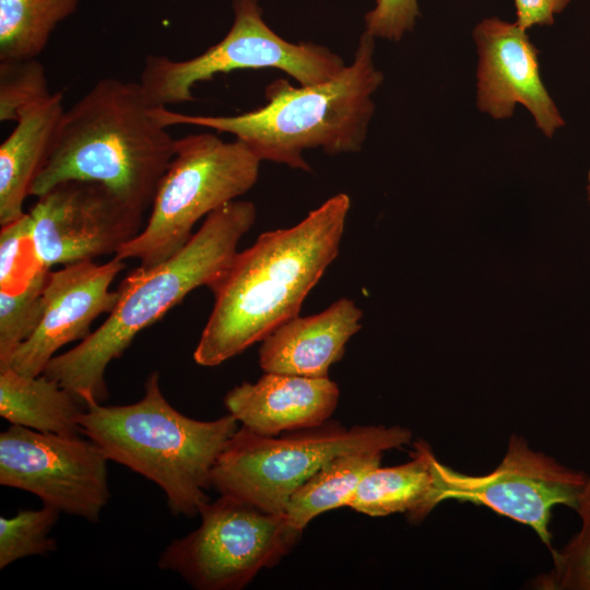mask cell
<instances>
[{"instance_id": "obj_1", "label": "cell", "mask_w": 590, "mask_h": 590, "mask_svg": "<svg viewBox=\"0 0 590 590\" xmlns=\"http://www.w3.org/2000/svg\"><path fill=\"white\" fill-rule=\"evenodd\" d=\"M350 197L338 193L298 224L261 234L237 252L214 286V305L193 352L216 366L298 316L302 304L339 255Z\"/></svg>"}, {"instance_id": "obj_2", "label": "cell", "mask_w": 590, "mask_h": 590, "mask_svg": "<svg viewBox=\"0 0 590 590\" xmlns=\"http://www.w3.org/2000/svg\"><path fill=\"white\" fill-rule=\"evenodd\" d=\"M256 208L234 200L210 213L188 243L165 261L138 267L120 282L118 300L106 320L73 349L56 355L44 375L85 406L108 398L107 366L133 339L178 305L191 291H211L226 273L240 238L252 227Z\"/></svg>"}, {"instance_id": "obj_3", "label": "cell", "mask_w": 590, "mask_h": 590, "mask_svg": "<svg viewBox=\"0 0 590 590\" xmlns=\"http://www.w3.org/2000/svg\"><path fill=\"white\" fill-rule=\"evenodd\" d=\"M154 108L139 82L97 81L66 109L31 196L68 180L94 181L144 213L175 153L176 139Z\"/></svg>"}, {"instance_id": "obj_4", "label": "cell", "mask_w": 590, "mask_h": 590, "mask_svg": "<svg viewBox=\"0 0 590 590\" xmlns=\"http://www.w3.org/2000/svg\"><path fill=\"white\" fill-rule=\"evenodd\" d=\"M374 52L375 38L364 32L352 63L332 79L299 87L278 79L266 87V105L237 116L187 115L163 106L154 113L168 128L192 125L231 133L260 161L309 172L306 150L361 151L375 111L373 94L384 81Z\"/></svg>"}, {"instance_id": "obj_5", "label": "cell", "mask_w": 590, "mask_h": 590, "mask_svg": "<svg viewBox=\"0 0 590 590\" xmlns=\"http://www.w3.org/2000/svg\"><path fill=\"white\" fill-rule=\"evenodd\" d=\"M82 434L108 460L120 463L156 483L175 515L193 518L209 503L213 468L238 429L229 413L199 421L177 411L164 397L157 371L144 382L135 403H92L79 415Z\"/></svg>"}, {"instance_id": "obj_6", "label": "cell", "mask_w": 590, "mask_h": 590, "mask_svg": "<svg viewBox=\"0 0 590 590\" xmlns=\"http://www.w3.org/2000/svg\"><path fill=\"white\" fill-rule=\"evenodd\" d=\"M412 439L402 426L355 425L335 421L261 436L238 427L212 471V488L270 514H284L295 489L332 458L351 452H386Z\"/></svg>"}, {"instance_id": "obj_7", "label": "cell", "mask_w": 590, "mask_h": 590, "mask_svg": "<svg viewBox=\"0 0 590 590\" xmlns=\"http://www.w3.org/2000/svg\"><path fill=\"white\" fill-rule=\"evenodd\" d=\"M260 163L238 140L225 142L213 133L176 139L146 225L115 257L138 259L143 268L165 261L188 243L201 217L252 188Z\"/></svg>"}, {"instance_id": "obj_8", "label": "cell", "mask_w": 590, "mask_h": 590, "mask_svg": "<svg viewBox=\"0 0 590 590\" xmlns=\"http://www.w3.org/2000/svg\"><path fill=\"white\" fill-rule=\"evenodd\" d=\"M232 8L228 33L202 54L187 60L146 56L139 83L153 105L192 102L196 84L234 70L279 69L303 86L326 82L344 68L343 59L329 48L294 44L274 33L262 17L259 0H233Z\"/></svg>"}, {"instance_id": "obj_9", "label": "cell", "mask_w": 590, "mask_h": 590, "mask_svg": "<svg viewBox=\"0 0 590 590\" xmlns=\"http://www.w3.org/2000/svg\"><path fill=\"white\" fill-rule=\"evenodd\" d=\"M199 516L200 527L170 542L157 560L197 590L244 589L259 571L278 565L303 533L284 514L228 495L204 504Z\"/></svg>"}, {"instance_id": "obj_10", "label": "cell", "mask_w": 590, "mask_h": 590, "mask_svg": "<svg viewBox=\"0 0 590 590\" xmlns=\"http://www.w3.org/2000/svg\"><path fill=\"white\" fill-rule=\"evenodd\" d=\"M442 499L483 505L533 529L550 552L553 509L576 510L588 473L571 469L552 456L534 450L523 436L514 434L505 456L487 474L471 475L438 461Z\"/></svg>"}, {"instance_id": "obj_11", "label": "cell", "mask_w": 590, "mask_h": 590, "mask_svg": "<svg viewBox=\"0 0 590 590\" xmlns=\"http://www.w3.org/2000/svg\"><path fill=\"white\" fill-rule=\"evenodd\" d=\"M103 450L79 436L11 425L0 434V484L30 492L60 512L99 520L110 498Z\"/></svg>"}, {"instance_id": "obj_12", "label": "cell", "mask_w": 590, "mask_h": 590, "mask_svg": "<svg viewBox=\"0 0 590 590\" xmlns=\"http://www.w3.org/2000/svg\"><path fill=\"white\" fill-rule=\"evenodd\" d=\"M27 212L37 257L48 268L117 255L141 232L143 212L102 184L56 185Z\"/></svg>"}, {"instance_id": "obj_13", "label": "cell", "mask_w": 590, "mask_h": 590, "mask_svg": "<svg viewBox=\"0 0 590 590\" xmlns=\"http://www.w3.org/2000/svg\"><path fill=\"white\" fill-rule=\"evenodd\" d=\"M123 269V260L114 257L102 264L84 260L50 270L43 317L8 367L26 376L42 375L58 350L85 340L93 321L115 308L118 292L109 291V286Z\"/></svg>"}, {"instance_id": "obj_14", "label": "cell", "mask_w": 590, "mask_h": 590, "mask_svg": "<svg viewBox=\"0 0 590 590\" xmlns=\"http://www.w3.org/2000/svg\"><path fill=\"white\" fill-rule=\"evenodd\" d=\"M479 51L477 107L495 119L510 118L517 104L548 138L564 126L540 74L539 50L516 22L484 19L472 33Z\"/></svg>"}, {"instance_id": "obj_15", "label": "cell", "mask_w": 590, "mask_h": 590, "mask_svg": "<svg viewBox=\"0 0 590 590\" xmlns=\"http://www.w3.org/2000/svg\"><path fill=\"white\" fill-rule=\"evenodd\" d=\"M340 398L329 377L311 378L264 373L256 382H243L224 397V405L243 427L261 436L322 425Z\"/></svg>"}, {"instance_id": "obj_16", "label": "cell", "mask_w": 590, "mask_h": 590, "mask_svg": "<svg viewBox=\"0 0 590 590\" xmlns=\"http://www.w3.org/2000/svg\"><path fill=\"white\" fill-rule=\"evenodd\" d=\"M362 316L356 304L344 297L319 314L285 321L261 341L260 367L264 373L329 377V368L343 357L346 343L361 329Z\"/></svg>"}, {"instance_id": "obj_17", "label": "cell", "mask_w": 590, "mask_h": 590, "mask_svg": "<svg viewBox=\"0 0 590 590\" xmlns=\"http://www.w3.org/2000/svg\"><path fill=\"white\" fill-rule=\"evenodd\" d=\"M66 109L63 97L54 93L44 103L23 113L0 145V225L22 217L23 204L48 161Z\"/></svg>"}, {"instance_id": "obj_18", "label": "cell", "mask_w": 590, "mask_h": 590, "mask_svg": "<svg viewBox=\"0 0 590 590\" xmlns=\"http://www.w3.org/2000/svg\"><path fill=\"white\" fill-rule=\"evenodd\" d=\"M438 461L430 446L417 440L409 461L371 470L362 480L349 507L370 517L404 512L411 522L418 523L444 502Z\"/></svg>"}, {"instance_id": "obj_19", "label": "cell", "mask_w": 590, "mask_h": 590, "mask_svg": "<svg viewBox=\"0 0 590 590\" xmlns=\"http://www.w3.org/2000/svg\"><path fill=\"white\" fill-rule=\"evenodd\" d=\"M85 405L46 375L0 369V415L13 425L64 436L83 435L78 423Z\"/></svg>"}, {"instance_id": "obj_20", "label": "cell", "mask_w": 590, "mask_h": 590, "mask_svg": "<svg viewBox=\"0 0 590 590\" xmlns=\"http://www.w3.org/2000/svg\"><path fill=\"white\" fill-rule=\"evenodd\" d=\"M384 453H343L324 463L291 495L284 510L290 524L304 531L320 514L349 507L362 480L380 465Z\"/></svg>"}, {"instance_id": "obj_21", "label": "cell", "mask_w": 590, "mask_h": 590, "mask_svg": "<svg viewBox=\"0 0 590 590\" xmlns=\"http://www.w3.org/2000/svg\"><path fill=\"white\" fill-rule=\"evenodd\" d=\"M80 0H0V61L37 58Z\"/></svg>"}, {"instance_id": "obj_22", "label": "cell", "mask_w": 590, "mask_h": 590, "mask_svg": "<svg viewBox=\"0 0 590 590\" xmlns=\"http://www.w3.org/2000/svg\"><path fill=\"white\" fill-rule=\"evenodd\" d=\"M50 268L43 267L25 284L0 290V369L37 328L44 312V290Z\"/></svg>"}, {"instance_id": "obj_23", "label": "cell", "mask_w": 590, "mask_h": 590, "mask_svg": "<svg viewBox=\"0 0 590 590\" xmlns=\"http://www.w3.org/2000/svg\"><path fill=\"white\" fill-rule=\"evenodd\" d=\"M575 511L580 529L560 550L551 553L552 569L538 578L541 589L590 590V473Z\"/></svg>"}, {"instance_id": "obj_24", "label": "cell", "mask_w": 590, "mask_h": 590, "mask_svg": "<svg viewBox=\"0 0 590 590\" xmlns=\"http://www.w3.org/2000/svg\"><path fill=\"white\" fill-rule=\"evenodd\" d=\"M60 511L48 505L37 510H20L12 518H0V568L32 555L55 552L57 543L49 536Z\"/></svg>"}, {"instance_id": "obj_25", "label": "cell", "mask_w": 590, "mask_h": 590, "mask_svg": "<svg viewBox=\"0 0 590 590\" xmlns=\"http://www.w3.org/2000/svg\"><path fill=\"white\" fill-rule=\"evenodd\" d=\"M54 93L37 58L0 61V120L17 121L26 110L44 103Z\"/></svg>"}, {"instance_id": "obj_26", "label": "cell", "mask_w": 590, "mask_h": 590, "mask_svg": "<svg viewBox=\"0 0 590 590\" xmlns=\"http://www.w3.org/2000/svg\"><path fill=\"white\" fill-rule=\"evenodd\" d=\"M43 267L46 266L37 257L33 244L28 213L1 226L0 290H13L25 284Z\"/></svg>"}, {"instance_id": "obj_27", "label": "cell", "mask_w": 590, "mask_h": 590, "mask_svg": "<svg viewBox=\"0 0 590 590\" xmlns=\"http://www.w3.org/2000/svg\"><path fill=\"white\" fill-rule=\"evenodd\" d=\"M418 15L417 0H377L364 17L365 32L374 38L398 42L414 28Z\"/></svg>"}, {"instance_id": "obj_28", "label": "cell", "mask_w": 590, "mask_h": 590, "mask_svg": "<svg viewBox=\"0 0 590 590\" xmlns=\"http://www.w3.org/2000/svg\"><path fill=\"white\" fill-rule=\"evenodd\" d=\"M516 23L523 30L552 25L554 16L564 11L570 0H514Z\"/></svg>"}, {"instance_id": "obj_29", "label": "cell", "mask_w": 590, "mask_h": 590, "mask_svg": "<svg viewBox=\"0 0 590 590\" xmlns=\"http://www.w3.org/2000/svg\"><path fill=\"white\" fill-rule=\"evenodd\" d=\"M588 179H589V185H588V194H589V200H590V170H589V176H588Z\"/></svg>"}]
</instances>
